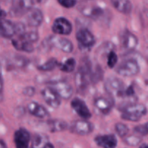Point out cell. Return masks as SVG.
Listing matches in <instances>:
<instances>
[{"mask_svg":"<svg viewBox=\"0 0 148 148\" xmlns=\"http://www.w3.org/2000/svg\"><path fill=\"white\" fill-rule=\"evenodd\" d=\"M76 39L82 49H89L95 44L96 39L92 32L87 28H81L77 32Z\"/></svg>","mask_w":148,"mask_h":148,"instance_id":"5b68a950","label":"cell"},{"mask_svg":"<svg viewBox=\"0 0 148 148\" xmlns=\"http://www.w3.org/2000/svg\"><path fill=\"white\" fill-rule=\"evenodd\" d=\"M43 13L40 9L33 8L27 13V24L30 27H39L43 22Z\"/></svg>","mask_w":148,"mask_h":148,"instance_id":"4fadbf2b","label":"cell"},{"mask_svg":"<svg viewBox=\"0 0 148 148\" xmlns=\"http://www.w3.org/2000/svg\"><path fill=\"white\" fill-rule=\"evenodd\" d=\"M12 64L17 67H25L29 64V60L26 57L20 55H16L12 59Z\"/></svg>","mask_w":148,"mask_h":148,"instance_id":"4316f807","label":"cell"},{"mask_svg":"<svg viewBox=\"0 0 148 148\" xmlns=\"http://www.w3.org/2000/svg\"><path fill=\"white\" fill-rule=\"evenodd\" d=\"M23 95L27 97H32L36 93V89L32 86H27L23 90Z\"/></svg>","mask_w":148,"mask_h":148,"instance_id":"4dcf8cb0","label":"cell"},{"mask_svg":"<svg viewBox=\"0 0 148 148\" xmlns=\"http://www.w3.org/2000/svg\"><path fill=\"white\" fill-rule=\"evenodd\" d=\"M53 148L54 147V146L53 145L51 144V143H50V142H49V143H48L46 145H45V147H44V148Z\"/></svg>","mask_w":148,"mask_h":148,"instance_id":"e575fe53","label":"cell"},{"mask_svg":"<svg viewBox=\"0 0 148 148\" xmlns=\"http://www.w3.org/2000/svg\"><path fill=\"white\" fill-rule=\"evenodd\" d=\"M76 60L74 58H69L60 65V70L66 73H70L76 68Z\"/></svg>","mask_w":148,"mask_h":148,"instance_id":"cb8c5ba5","label":"cell"},{"mask_svg":"<svg viewBox=\"0 0 148 148\" xmlns=\"http://www.w3.org/2000/svg\"><path fill=\"white\" fill-rule=\"evenodd\" d=\"M49 86L62 99L69 100L74 93V89L69 83L64 80L49 82Z\"/></svg>","mask_w":148,"mask_h":148,"instance_id":"277c9868","label":"cell"},{"mask_svg":"<svg viewBox=\"0 0 148 148\" xmlns=\"http://www.w3.org/2000/svg\"><path fill=\"white\" fill-rule=\"evenodd\" d=\"M118 55L115 51H111L107 56V66L110 69H114L118 62Z\"/></svg>","mask_w":148,"mask_h":148,"instance_id":"83f0119b","label":"cell"},{"mask_svg":"<svg viewBox=\"0 0 148 148\" xmlns=\"http://www.w3.org/2000/svg\"><path fill=\"white\" fill-rule=\"evenodd\" d=\"M3 88H4V80H3L2 68L0 64V102L3 100Z\"/></svg>","mask_w":148,"mask_h":148,"instance_id":"1f68e13d","label":"cell"},{"mask_svg":"<svg viewBox=\"0 0 148 148\" xmlns=\"http://www.w3.org/2000/svg\"><path fill=\"white\" fill-rule=\"evenodd\" d=\"M104 88L110 96L125 98L126 87L124 82L119 78L115 77H108L104 84Z\"/></svg>","mask_w":148,"mask_h":148,"instance_id":"7a4b0ae2","label":"cell"},{"mask_svg":"<svg viewBox=\"0 0 148 148\" xmlns=\"http://www.w3.org/2000/svg\"><path fill=\"white\" fill-rule=\"evenodd\" d=\"M47 43L51 46L56 48L64 53H69L73 51V43L70 40L66 38L58 36H50L47 39Z\"/></svg>","mask_w":148,"mask_h":148,"instance_id":"8992f818","label":"cell"},{"mask_svg":"<svg viewBox=\"0 0 148 148\" xmlns=\"http://www.w3.org/2000/svg\"><path fill=\"white\" fill-rule=\"evenodd\" d=\"M41 95L48 106L53 108H58L61 106L62 98L49 86L41 91Z\"/></svg>","mask_w":148,"mask_h":148,"instance_id":"8fae6325","label":"cell"},{"mask_svg":"<svg viewBox=\"0 0 148 148\" xmlns=\"http://www.w3.org/2000/svg\"><path fill=\"white\" fill-rule=\"evenodd\" d=\"M94 105H95L96 109L99 111V112H101L103 115H107L112 110L114 103L110 98L101 96L95 100Z\"/></svg>","mask_w":148,"mask_h":148,"instance_id":"e0dca14e","label":"cell"},{"mask_svg":"<svg viewBox=\"0 0 148 148\" xmlns=\"http://www.w3.org/2000/svg\"><path fill=\"white\" fill-rule=\"evenodd\" d=\"M31 136L30 132L25 128L16 130L14 134V143L17 148H27L29 147Z\"/></svg>","mask_w":148,"mask_h":148,"instance_id":"7c38bea8","label":"cell"},{"mask_svg":"<svg viewBox=\"0 0 148 148\" xmlns=\"http://www.w3.org/2000/svg\"><path fill=\"white\" fill-rule=\"evenodd\" d=\"M124 142L126 145L129 146H138L141 143L142 138L140 136H135V135H130L129 137L126 136L124 137Z\"/></svg>","mask_w":148,"mask_h":148,"instance_id":"484cf974","label":"cell"},{"mask_svg":"<svg viewBox=\"0 0 148 148\" xmlns=\"http://www.w3.org/2000/svg\"><path fill=\"white\" fill-rule=\"evenodd\" d=\"M95 144L101 147L114 148L117 146L118 140L115 134H108L96 136L94 139Z\"/></svg>","mask_w":148,"mask_h":148,"instance_id":"9a60e30c","label":"cell"},{"mask_svg":"<svg viewBox=\"0 0 148 148\" xmlns=\"http://www.w3.org/2000/svg\"><path fill=\"white\" fill-rule=\"evenodd\" d=\"M121 117L125 121L137 122L147 114V108L144 104L130 103L123 107L121 110Z\"/></svg>","mask_w":148,"mask_h":148,"instance_id":"6da1fadb","label":"cell"},{"mask_svg":"<svg viewBox=\"0 0 148 148\" xmlns=\"http://www.w3.org/2000/svg\"><path fill=\"white\" fill-rule=\"evenodd\" d=\"M70 131L72 133L81 136L88 135L93 132L94 125L87 119H79L71 124Z\"/></svg>","mask_w":148,"mask_h":148,"instance_id":"ba28073f","label":"cell"},{"mask_svg":"<svg viewBox=\"0 0 148 148\" xmlns=\"http://www.w3.org/2000/svg\"><path fill=\"white\" fill-rule=\"evenodd\" d=\"M52 31L60 36H68L72 31V25L69 20L63 17L55 19L52 25Z\"/></svg>","mask_w":148,"mask_h":148,"instance_id":"9c48e42d","label":"cell"},{"mask_svg":"<svg viewBox=\"0 0 148 148\" xmlns=\"http://www.w3.org/2000/svg\"><path fill=\"white\" fill-rule=\"evenodd\" d=\"M49 143V139L48 136L43 134H36L32 140V147H43Z\"/></svg>","mask_w":148,"mask_h":148,"instance_id":"603a6c76","label":"cell"},{"mask_svg":"<svg viewBox=\"0 0 148 148\" xmlns=\"http://www.w3.org/2000/svg\"><path fill=\"white\" fill-rule=\"evenodd\" d=\"M7 147V146L6 145V143L3 140H0V148H6Z\"/></svg>","mask_w":148,"mask_h":148,"instance_id":"836d02e7","label":"cell"},{"mask_svg":"<svg viewBox=\"0 0 148 148\" xmlns=\"http://www.w3.org/2000/svg\"><path fill=\"white\" fill-rule=\"evenodd\" d=\"M27 111L30 115L38 119H46L49 116L48 110L43 106L36 101H32L27 105Z\"/></svg>","mask_w":148,"mask_h":148,"instance_id":"2e32d148","label":"cell"},{"mask_svg":"<svg viewBox=\"0 0 148 148\" xmlns=\"http://www.w3.org/2000/svg\"><path fill=\"white\" fill-rule=\"evenodd\" d=\"M71 107L73 111L82 119H90L92 114L86 103L79 98H75L71 101Z\"/></svg>","mask_w":148,"mask_h":148,"instance_id":"30bf717a","label":"cell"},{"mask_svg":"<svg viewBox=\"0 0 148 148\" xmlns=\"http://www.w3.org/2000/svg\"><path fill=\"white\" fill-rule=\"evenodd\" d=\"M140 72V66L137 61L134 59H130L124 61L116 69V72L123 77H134Z\"/></svg>","mask_w":148,"mask_h":148,"instance_id":"3957f363","label":"cell"},{"mask_svg":"<svg viewBox=\"0 0 148 148\" xmlns=\"http://www.w3.org/2000/svg\"><path fill=\"white\" fill-rule=\"evenodd\" d=\"M140 147H148V145L143 144V145H140Z\"/></svg>","mask_w":148,"mask_h":148,"instance_id":"d590c367","label":"cell"},{"mask_svg":"<svg viewBox=\"0 0 148 148\" xmlns=\"http://www.w3.org/2000/svg\"><path fill=\"white\" fill-rule=\"evenodd\" d=\"M17 35V25L9 20H0V36L5 38H12Z\"/></svg>","mask_w":148,"mask_h":148,"instance_id":"5bb4252c","label":"cell"},{"mask_svg":"<svg viewBox=\"0 0 148 148\" xmlns=\"http://www.w3.org/2000/svg\"><path fill=\"white\" fill-rule=\"evenodd\" d=\"M46 126L51 132H59L67 130V123L62 119H50L46 121Z\"/></svg>","mask_w":148,"mask_h":148,"instance_id":"d6986e66","label":"cell"},{"mask_svg":"<svg viewBox=\"0 0 148 148\" xmlns=\"http://www.w3.org/2000/svg\"><path fill=\"white\" fill-rule=\"evenodd\" d=\"M59 65V62L55 58H51L46 62L37 66V69L40 72H50L56 69Z\"/></svg>","mask_w":148,"mask_h":148,"instance_id":"7402d4cb","label":"cell"},{"mask_svg":"<svg viewBox=\"0 0 148 148\" xmlns=\"http://www.w3.org/2000/svg\"><path fill=\"white\" fill-rule=\"evenodd\" d=\"M34 0H13L10 14L13 17H20L27 14L33 7Z\"/></svg>","mask_w":148,"mask_h":148,"instance_id":"52a82bcc","label":"cell"},{"mask_svg":"<svg viewBox=\"0 0 148 148\" xmlns=\"http://www.w3.org/2000/svg\"><path fill=\"white\" fill-rule=\"evenodd\" d=\"M6 16H7V12H6L4 10L0 8V20L5 18Z\"/></svg>","mask_w":148,"mask_h":148,"instance_id":"d6a6232c","label":"cell"},{"mask_svg":"<svg viewBox=\"0 0 148 148\" xmlns=\"http://www.w3.org/2000/svg\"><path fill=\"white\" fill-rule=\"evenodd\" d=\"M114 129H115V132H116V134L122 138L125 137L128 134L129 131H130L128 126L121 122L116 123L114 126Z\"/></svg>","mask_w":148,"mask_h":148,"instance_id":"d4e9b609","label":"cell"},{"mask_svg":"<svg viewBox=\"0 0 148 148\" xmlns=\"http://www.w3.org/2000/svg\"><path fill=\"white\" fill-rule=\"evenodd\" d=\"M145 127L146 128H147V131H148V121L147 123H145Z\"/></svg>","mask_w":148,"mask_h":148,"instance_id":"8d00e7d4","label":"cell"},{"mask_svg":"<svg viewBox=\"0 0 148 148\" xmlns=\"http://www.w3.org/2000/svg\"><path fill=\"white\" fill-rule=\"evenodd\" d=\"M122 44L128 51H134L139 44V39L134 33L129 30H125L122 36Z\"/></svg>","mask_w":148,"mask_h":148,"instance_id":"ac0fdd59","label":"cell"},{"mask_svg":"<svg viewBox=\"0 0 148 148\" xmlns=\"http://www.w3.org/2000/svg\"><path fill=\"white\" fill-rule=\"evenodd\" d=\"M61 6L64 8H72L77 4V0H56Z\"/></svg>","mask_w":148,"mask_h":148,"instance_id":"f1b7e54d","label":"cell"},{"mask_svg":"<svg viewBox=\"0 0 148 148\" xmlns=\"http://www.w3.org/2000/svg\"><path fill=\"white\" fill-rule=\"evenodd\" d=\"M114 8L123 14H130L132 10V4L130 0H111Z\"/></svg>","mask_w":148,"mask_h":148,"instance_id":"ffe728a7","label":"cell"},{"mask_svg":"<svg viewBox=\"0 0 148 148\" xmlns=\"http://www.w3.org/2000/svg\"><path fill=\"white\" fill-rule=\"evenodd\" d=\"M134 132L136 134H139L140 136H145L148 134V131L145 124H142V125H139L134 127Z\"/></svg>","mask_w":148,"mask_h":148,"instance_id":"f546056e","label":"cell"},{"mask_svg":"<svg viewBox=\"0 0 148 148\" xmlns=\"http://www.w3.org/2000/svg\"><path fill=\"white\" fill-rule=\"evenodd\" d=\"M81 12L86 17L96 19L102 16L104 12L103 10L100 7H90L82 9Z\"/></svg>","mask_w":148,"mask_h":148,"instance_id":"44dd1931","label":"cell"}]
</instances>
